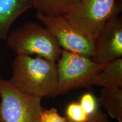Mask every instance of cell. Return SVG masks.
<instances>
[{
  "mask_svg": "<svg viewBox=\"0 0 122 122\" xmlns=\"http://www.w3.org/2000/svg\"><path fill=\"white\" fill-rule=\"evenodd\" d=\"M56 63L40 57L16 55L9 80L25 93L41 98H53L56 97L58 87Z\"/></svg>",
  "mask_w": 122,
  "mask_h": 122,
  "instance_id": "1",
  "label": "cell"
},
{
  "mask_svg": "<svg viewBox=\"0 0 122 122\" xmlns=\"http://www.w3.org/2000/svg\"><path fill=\"white\" fill-rule=\"evenodd\" d=\"M6 45L16 55H37L57 63L62 49L52 33L46 27L33 22H27L12 30Z\"/></svg>",
  "mask_w": 122,
  "mask_h": 122,
  "instance_id": "2",
  "label": "cell"
},
{
  "mask_svg": "<svg viewBox=\"0 0 122 122\" xmlns=\"http://www.w3.org/2000/svg\"><path fill=\"white\" fill-rule=\"evenodd\" d=\"M57 62L56 96L79 88L93 90V79L105 65L96 63L91 58L65 50H62Z\"/></svg>",
  "mask_w": 122,
  "mask_h": 122,
  "instance_id": "3",
  "label": "cell"
},
{
  "mask_svg": "<svg viewBox=\"0 0 122 122\" xmlns=\"http://www.w3.org/2000/svg\"><path fill=\"white\" fill-rule=\"evenodd\" d=\"M121 0H80L65 16L80 32L94 41L101 29L122 13Z\"/></svg>",
  "mask_w": 122,
  "mask_h": 122,
  "instance_id": "4",
  "label": "cell"
},
{
  "mask_svg": "<svg viewBox=\"0 0 122 122\" xmlns=\"http://www.w3.org/2000/svg\"><path fill=\"white\" fill-rule=\"evenodd\" d=\"M0 122H41L42 98L25 93L0 78Z\"/></svg>",
  "mask_w": 122,
  "mask_h": 122,
  "instance_id": "5",
  "label": "cell"
},
{
  "mask_svg": "<svg viewBox=\"0 0 122 122\" xmlns=\"http://www.w3.org/2000/svg\"><path fill=\"white\" fill-rule=\"evenodd\" d=\"M36 18L52 33L62 50L91 58L94 41L77 30L65 16H48L37 13Z\"/></svg>",
  "mask_w": 122,
  "mask_h": 122,
  "instance_id": "6",
  "label": "cell"
},
{
  "mask_svg": "<svg viewBox=\"0 0 122 122\" xmlns=\"http://www.w3.org/2000/svg\"><path fill=\"white\" fill-rule=\"evenodd\" d=\"M122 57V18L119 16L107 21L94 41L92 60L99 65Z\"/></svg>",
  "mask_w": 122,
  "mask_h": 122,
  "instance_id": "7",
  "label": "cell"
},
{
  "mask_svg": "<svg viewBox=\"0 0 122 122\" xmlns=\"http://www.w3.org/2000/svg\"><path fill=\"white\" fill-rule=\"evenodd\" d=\"M32 7L31 0H0V39L6 40L14 22Z\"/></svg>",
  "mask_w": 122,
  "mask_h": 122,
  "instance_id": "8",
  "label": "cell"
},
{
  "mask_svg": "<svg viewBox=\"0 0 122 122\" xmlns=\"http://www.w3.org/2000/svg\"><path fill=\"white\" fill-rule=\"evenodd\" d=\"M92 84L101 88H122V58L105 64L102 69L94 76Z\"/></svg>",
  "mask_w": 122,
  "mask_h": 122,
  "instance_id": "9",
  "label": "cell"
},
{
  "mask_svg": "<svg viewBox=\"0 0 122 122\" xmlns=\"http://www.w3.org/2000/svg\"><path fill=\"white\" fill-rule=\"evenodd\" d=\"M37 13L48 16H66L76 8L80 0H31Z\"/></svg>",
  "mask_w": 122,
  "mask_h": 122,
  "instance_id": "10",
  "label": "cell"
},
{
  "mask_svg": "<svg viewBox=\"0 0 122 122\" xmlns=\"http://www.w3.org/2000/svg\"><path fill=\"white\" fill-rule=\"evenodd\" d=\"M98 100L111 118L122 122V88H102Z\"/></svg>",
  "mask_w": 122,
  "mask_h": 122,
  "instance_id": "11",
  "label": "cell"
},
{
  "mask_svg": "<svg viewBox=\"0 0 122 122\" xmlns=\"http://www.w3.org/2000/svg\"><path fill=\"white\" fill-rule=\"evenodd\" d=\"M66 118L69 122H84L89 117L79 103L76 102H72L68 104L66 110Z\"/></svg>",
  "mask_w": 122,
  "mask_h": 122,
  "instance_id": "12",
  "label": "cell"
},
{
  "mask_svg": "<svg viewBox=\"0 0 122 122\" xmlns=\"http://www.w3.org/2000/svg\"><path fill=\"white\" fill-rule=\"evenodd\" d=\"M79 104L88 116L98 111V104L96 97L91 92L83 94L81 97Z\"/></svg>",
  "mask_w": 122,
  "mask_h": 122,
  "instance_id": "13",
  "label": "cell"
},
{
  "mask_svg": "<svg viewBox=\"0 0 122 122\" xmlns=\"http://www.w3.org/2000/svg\"><path fill=\"white\" fill-rule=\"evenodd\" d=\"M41 122H69L66 117H62L55 108L44 109L41 115Z\"/></svg>",
  "mask_w": 122,
  "mask_h": 122,
  "instance_id": "14",
  "label": "cell"
},
{
  "mask_svg": "<svg viewBox=\"0 0 122 122\" xmlns=\"http://www.w3.org/2000/svg\"><path fill=\"white\" fill-rule=\"evenodd\" d=\"M84 122H111L106 114L98 110L95 113L92 114L88 117L87 120Z\"/></svg>",
  "mask_w": 122,
  "mask_h": 122,
  "instance_id": "15",
  "label": "cell"
},
{
  "mask_svg": "<svg viewBox=\"0 0 122 122\" xmlns=\"http://www.w3.org/2000/svg\"><path fill=\"white\" fill-rule=\"evenodd\" d=\"M1 57H0V66H1Z\"/></svg>",
  "mask_w": 122,
  "mask_h": 122,
  "instance_id": "16",
  "label": "cell"
}]
</instances>
